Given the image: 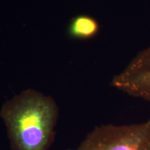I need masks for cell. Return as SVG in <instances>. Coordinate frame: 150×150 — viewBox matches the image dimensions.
I'll list each match as a JSON object with an SVG mask.
<instances>
[{
	"mask_svg": "<svg viewBox=\"0 0 150 150\" xmlns=\"http://www.w3.org/2000/svg\"><path fill=\"white\" fill-rule=\"evenodd\" d=\"M99 28V22L93 17L79 15L72 19L67 32L72 38L88 40L96 36Z\"/></svg>",
	"mask_w": 150,
	"mask_h": 150,
	"instance_id": "4",
	"label": "cell"
},
{
	"mask_svg": "<svg viewBox=\"0 0 150 150\" xmlns=\"http://www.w3.org/2000/svg\"><path fill=\"white\" fill-rule=\"evenodd\" d=\"M59 109L51 97L29 89L0 110L12 150H49L55 138Z\"/></svg>",
	"mask_w": 150,
	"mask_h": 150,
	"instance_id": "1",
	"label": "cell"
},
{
	"mask_svg": "<svg viewBox=\"0 0 150 150\" xmlns=\"http://www.w3.org/2000/svg\"><path fill=\"white\" fill-rule=\"evenodd\" d=\"M113 87L150 103V46L138 52L126 68L112 78Z\"/></svg>",
	"mask_w": 150,
	"mask_h": 150,
	"instance_id": "3",
	"label": "cell"
},
{
	"mask_svg": "<svg viewBox=\"0 0 150 150\" xmlns=\"http://www.w3.org/2000/svg\"><path fill=\"white\" fill-rule=\"evenodd\" d=\"M67 150H150V118L140 124L96 127L79 147Z\"/></svg>",
	"mask_w": 150,
	"mask_h": 150,
	"instance_id": "2",
	"label": "cell"
}]
</instances>
